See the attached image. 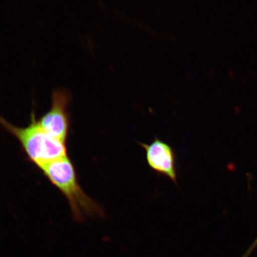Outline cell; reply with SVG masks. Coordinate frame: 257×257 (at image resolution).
<instances>
[{"label": "cell", "mask_w": 257, "mask_h": 257, "mask_svg": "<svg viewBox=\"0 0 257 257\" xmlns=\"http://www.w3.org/2000/svg\"><path fill=\"white\" fill-rule=\"evenodd\" d=\"M40 170L67 199L76 221L82 222L85 215H104L102 207L79 185L75 167L68 156L42 165Z\"/></svg>", "instance_id": "cell-1"}, {"label": "cell", "mask_w": 257, "mask_h": 257, "mask_svg": "<svg viewBox=\"0 0 257 257\" xmlns=\"http://www.w3.org/2000/svg\"><path fill=\"white\" fill-rule=\"evenodd\" d=\"M0 124L13 134L21 143L29 160L40 168L42 165L67 156L66 143L47 134L32 114L31 122L26 127H16L0 117Z\"/></svg>", "instance_id": "cell-2"}, {"label": "cell", "mask_w": 257, "mask_h": 257, "mask_svg": "<svg viewBox=\"0 0 257 257\" xmlns=\"http://www.w3.org/2000/svg\"><path fill=\"white\" fill-rule=\"evenodd\" d=\"M71 101L69 92L56 89L52 92V107L38 121L47 134L66 143L69 130V115L67 108Z\"/></svg>", "instance_id": "cell-3"}, {"label": "cell", "mask_w": 257, "mask_h": 257, "mask_svg": "<svg viewBox=\"0 0 257 257\" xmlns=\"http://www.w3.org/2000/svg\"><path fill=\"white\" fill-rule=\"evenodd\" d=\"M140 145L146 152V160L149 167L177 184L176 157L172 147L158 138H155L150 145L143 143H140Z\"/></svg>", "instance_id": "cell-4"}, {"label": "cell", "mask_w": 257, "mask_h": 257, "mask_svg": "<svg viewBox=\"0 0 257 257\" xmlns=\"http://www.w3.org/2000/svg\"><path fill=\"white\" fill-rule=\"evenodd\" d=\"M257 247V237L256 239L254 240V241L252 243H251L250 247L248 248L247 251H246V253H244V255L242 257H249L250 255L251 254V253L253 252V250L255 249Z\"/></svg>", "instance_id": "cell-5"}]
</instances>
